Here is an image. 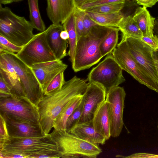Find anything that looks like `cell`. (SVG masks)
<instances>
[{"label": "cell", "mask_w": 158, "mask_h": 158, "mask_svg": "<svg viewBox=\"0 0 158 158\" xmlns=\"http://www.w3.org/2000/svg\"><path fill=\"white\" fill-rule=\"evenodd\" d=\"M83 26V30L82 35H86L93 27L98 25L85 14L84 19Z\"/></svg>", "instance_id": "d590c367"}, {"label": "cell", "mask_w": 158, "mask_h": 158, "mask_svg": "<svg viewBox=\"0 0 158 158\" xmlns=\"http://www.w3.org/2000/svg\"><path fill=\"white\" fill-rule=\"evenodd\" d=\"M0 111L2 114L40 124L38 107L26 97L0 98Z\"/></svg>", "instance_id": "30bf717a"}, {"label": "cell", "mask_w": 158, "mask_h": 158, "mask_svg": "<svg viewBox=\"0 0 158 158\" xmlns=\"http://www.w3.org/2000/svg\"><path fill=\"white\" fill-rule=\"evenodd\" d=\"M60 37L64 40H67L68 39L69 36L67 31L64 29L60 33Z\"/></svg>", "instance_id": "ab89813d"}, {"label": "cell", "mask_w": 158, "mask_h": 158, "mask_svg": "<svg viewBox=\"0 0 158 158\" xmlns=\"http://www.w3.org/2000/svg\"><path fill=\"white\" fill-rule=\"evenodd\" d=\"M57 143L61 158H96L102 151L98 144L77 137L67 131L50 133Z\"/></svg>", "instance_id": "277c9868"}, {"label": "cell", "mask_w": 158, "mask_h": 158, "mask_svg": "<svg viewBox=\"0 0 158 158\" xmlns=\"http://www.w3.org/2000/svg\"><path fill=\"white\" fill-rule=\"evenodd\" d=\"M2 52L6 54L13 64L27 97L37 106L44 96V92L31 68L19 59L15 53L8 52Z\"/></svg>", "instance_id": "9c48e42d"}, {"label": "cell", "mask_w": 158, "mask_h": 158, "mask_svg": "<svg viewBox=\"0 0 158 158\" xmlns=\"http://www.w3.org/2000/svg\"><path fill=\"white\" fill-rule=\"evenodd\" d=\"M0 76L9 87L12 96L18 97H26L18 76L13 75L0 69Z\"/></svg>", "instance_id": "d4e9b609"}, {"label": "cell", "mask_w": 158, "mask_h": 158, "mask_svg": "<svg viewBox=\"0 0 158 158\" xmlns=\"http://www.w3.org/2000/svg\"><path fill=\"white\" fill-rule=\"evenodd\" d=\"M74 12L77 41L83 35V20L86 14L85 11L77 7L75 10Z\"/></svg>", "instance_id": "d6a6232c"}, {"label": "cell", "mask_w": 158, "mask_h": 158, "mask_svg": "<svg viewBox=\"0 0 158 158\" xmlns=\"http://www.w3.org/2000/svg\"><path fill=\"white\" fill-rule=\"evenodd\" d=\"M51 150H59L58 145L50 134L33 137H10L0 149V155L16 154L23 156V158H31Z\"/></svg>", "instance_id": "5b68a950"}, {"label": "cell", "mask_w": 158, "mask_h": 158, "mask_svg": "<svg viewBox=\"0 0 158 158\" xmlns=\"http://www.w3.org/2000/svg\"><path fill=\"white\" fill-rule=\"evenodd\" d=\"M46 0L47 15L54 24H62L76 8L74 0Z\"/></svg>", "instance_id": "2e32d148"}, {"label": "cell", "mask_w": 158, "mask_h": 158, "mask_svg": "<svg viewBox=\"0 0 158 158\" xmlns=\"http://www.w3.org/2000/svg\"><path fill=\"white\" fill-rule=\"evenodd\" d=\"M123 70L111 53L91 70L87 80L89 83L94 82L100 85L107 92L125 81Z\"/></svg>", "instance_id": "52a82bcc"}, {"label": "cell", "mask_w": 158, "mask_h": 158, "mask_svg": "<svg viewBox=\"0 0 158 158\" xmlns=\"http://www.w3.org/2000/svg\"><path fill=\"white\" fill-rule=\"evenodd\" d=\"M157 127H158V126H157Z\"/></svg>", "instance_id": "7bdbcfd3"}, {"label": "cell", "mask_w": 158, "mask_h": 158, "mask_svg": "<svg viewBox=\"0 0 158 158\" xmlns=\"http://www.w3.org/2000/svg\"><path fill=\"white\" fill-rule=\"evenodd\" d=\"M67 67L61 60H56L36 64L31 68L43 91L51 81L58 74L64 72Z\"/></svg>", "instance_id": "9a60e30c"}, {"label": "cell", "mask_w": 158, "mask_h": 158, "mask_svg": "<svg viewBox=\"0 0 158 158\" xmlns=\"http://www.w3.org/2000/svg\"><path fill=\"white\" fill-rule=\"evenodd\" d=\"M53 24L35 35L16 54L22 61L31 67L34 64L57 60L48 44L47 35Z\"/></svg>", "instance_id": "8992f818"}, {"label": "cell", "mask_w": 158, "mask_h": 158, "mask_svg": "<svg viewBox=\"0 0 158 158\" xmlns=\"http://www.w3.org/2000/svg\"><path fill=\"white\" fill-rule=\"evenodd\" d=\"M106 89L100 85L88 82L83 95L82 114L77 123L92 120L99 106L106 99Z\"/></svg>", "instance_id": "4fadbf2b"}, {"label": "cell", "mask_w": 158, "mask_h": 158, "mask_svg": "<svg viewBox=\"0 0 158 158\" xmlns=\"http://www.w3.org/2000/svg\"><path fill=\"white\" fill-rule=\"evenodd\" d=\"M83 94L73 98L65 106L55 119L53 128L58 131H66V128L67 120L74 110L81 102Z\"/></svg>", "instance_id": "44dd1931"}, {"label": "cell", "mask_w": 158, "mask_h": 158, "mask_svg": "<svg viewBox=\"0 0 158 158\" xmlns=\"http://www.w3.org/2000/svg\"><path fill=\"white\" fill-rule=\"evenodd\" d=\"M154 34L158 38V19L155 20L154 28L153 29Z\"/></svg>", "instance_id": "60d3db41"}, {"label": "cell", "mask_w": 158, "mask_h": 158, "mask_svg": "<svg viewBox=\"0 0 158 158\" xmlns=\"http://www.w3.org/2000/svg\"><path fill=\"white\" fill-rule=\"evenodd\" d=\"M11 96L10 89L3 79L0 76V98H8Z\"/></svg>", "instance_id": "8d00e7d4"}, {"label": "cell", "mask_w": 158, "mask_h": 158, "mask_svg": "<svg viewBox=\"0 0 158 158\" xmlns=\"http://www.w3.org/2000/svg\"><path fill=\"white\" fill-rule=\"evenodd\" d=\"M83 107V97L82 100L80 103L74 110L67 120L66 126L67 131H68L74 125L77 123L82 115Z\"/></svg>", "instance_id": "4dcf8cb0"}, {"label": "cell", "mask_w": 158, "mask_h": 158, "mask_svg": "<svg viewBox=\"0 0 158 158\" xmlns=\"http://www.w3.org/2000/svg\"><path fill=\"white\" fill-rule=\"evenodd\" d=\"M132 56L149 76L158 83V72L153 56L154 50L139 39L123 37Z\"/></svg>", "instance_id": "8fae6325"}, {"label": "cell", "mask_w": 158, "mask_h": 158, "mask_svg": "<svg viewBox=\"0 0 158 158\" xmlns=\"http://www.w3.org/2000/svg\"><path fill=\"white\" fill-rule=\"evenodd\" d=\"M74 10L62 24L64 29L67 31L69 34V48L68 55L72 64L74 61L77 42Z\"/></svg>", "instance_id": "603a6c76"}, {"label": "cell", "mask_w": 158, "mask_h": 158, "mask_svg": "<svg viewBox=\"0 0 158 158\" xmlns=\"http://www.w3.org/2000/svg\"><path fill=\"white\" fill-rule=\"evenodd\" d=\"M112 27L95 26L78 40L74 61L72 64L75 72L89 68L103 57L100 45Z\"/></svg>", "instance_id": "7a4b0ae2"}, {"label": "cell", "mask_w": 158, "mask_h": 158, "mask_svg": "<svg viewBox=\"0 0 158 158\" xmlns=\"http://www.w3.org/2000/svg\"><path fill=\"white\" fill-rule=\"evenodd\" d=\"M126 96L124 88L118 86L106 92V100L109 103L111 119V135L113 137H118L123 128Z\"/></svg>", "instance_id": "7c38bea8"}, {"label": "cell", "mask_w": 158, "mask_h": 158, "mask_svg": "<svg viewBox=\"0 0 158 158\" xmlns=\"http://www.w3.org/2000/svg\"><path fill=\"white\" fill-rule=\"evenodd\" d=\"M88 84L86 80L74 76L66 81L59 91L44 95L37 106L40 124L44 135L49 134L55 119L65 106L73 98L83 94Z\"/></svg>", "instance_id": "6da1fadb"}, {"label": "cell", "mask_w": 158, "mask_h": 158, "mask_svg": "<svg viewBox=\"0 0 158 158\" xmlns=\"http://www.w3.org/2000/svg\"><path fill=\"white\" fill-rule=\"evenodd\" d=\"M127 0H84L76 7L83 11L99 6L115 3L125 2Z\"/></svg>", "instance_id": "f546056e"}, {"label": "cell", "mask_w": 158, "mask_h": 158, "mask_svg": "<svg viewBox=\"0 0 158 158\" xmlns=\"http://www.w3.org/2000/svg\"><path fill=\"white\" fill-rule=\"evenodd\" d=\"M23 0H0L1 4L6 5L10 4L13 2H17L22 1Z\"/></svg>", "instance_id": "f35d334b"}, {"label": "cell", "mask_w": 158, "mask_h": 158, "mask_svg": "<svg viewBox=\"0 0 158 158\" xmlns=\"http://www.w3.org/2000/svg\"><path fill=\"white\" fill-rule=\"evenodd\" d=\"M119 31L118 27H112L101 43L100 50L103 57L111 53L116 47L118 44V32Z\"/></svg>", "instance_id": "484cf974"}, {"label": "cell", "mask_w": 158, "mask_h": 158, "mask_svg": "<svg viewBox=\"0 0 158 158\" xmlns=\"http://www.w3.org/2000/svg\"><path fill=\"white\" fill-rule=\"evenodd\" d=\"M92 121L96 131L108 140L111 136V119L109 103L106 99L97 108Z\"/></svg>", "instance_id": "e0dca14e"}, {"label": "cell", "mask_w": 158, "mask_h": 158, "mask_svg": "<svg viewBox=\"0 0 158 158\" xmlns=\"http://www.w3.org/2000/svg\"><path fill=\"white\" fill-rule=\"evenodd\" d=\"M68 131L78 138L98 144L103 145L106 140L96 131L92 120L76 124Z\"/></svg>", "instance_id": "d6986e66"}, {"label": "cell", "mask_w": 158, "mask_h": 158, "mask_svg": "<svg viewBox=\"0 0 158 158\" xmlns=\"http://www.w3.org/2000/svg\"><path fill=\"white\" fill-rule=\"evenodd\" d=\"M34 28L30 21L0 4V35L15 44L23 47L34 36Z\"/></svg>", "instance_id": "3957f363"}, {"label": "cell", "mask_w": 158, "mask_h": 158, "mask_svg": "<svg viewBox=\"0 0 158 158\" xmlns=\"http://www.w3.org/2000/svg\"><path fill=\"white\" fill-rule=\"evenodd\" d=\"M111 53L123 70L140 83L158 93V83L149 76L134 59L124 38H122Z\"/></svg>", "instance_id": "ba28073f"}, {"label": "cell", "mask_w": 158, "mask_h": 158, "mask_svg": "<svg viewBox=\"0 0 158 158\" xmlns=\"http://www.w3.org/2000/svg\"><path fill=\"white\" fill-rule=\"evenodd\" d=\"M22 48L23 47L12 43L0 35V52L5 51L17 53L21 51Z\"/></svg>", "instance_id": "1f68e13d"}, {"label": "cell", "mask_w": 158, "mask_h": 158, "mask_svg": "<svg viewBox=\"0 0 158 158\" xmlns=\"http://www.w3.org/2000/svg\"><path fill=\"white\" fill-rule=\"evenodd\" d=\"M133 18L141 31L143 36H153L155 18L151 16L144 6L137 8Z\"/></svg>", "instance_id": "ffe728a7"}, {"label": "cell", "mask_w": 158, "mask_h": 158, "mask_svg": "<svg viewBox=\"0 0 158 158\" xmlns=\"http://www.w3.org/2000/svg\"><path fill=\"white\" fill-rule=\"evenodd\" d=\"M118 27L123 37H131L140 39L143 34L137 23L131 15L124 16Z\"/></svg>", "instance_id": "cb8c5ba5"}, {"label": "cell", "mask_w": 158, "mask_h": 158, "mask_svg": "<svg viewBox=\"0 0 158 158\" xmlns=\"http://www.w3.org/2000/svg\"><path fill=\"white\" fill-rule=\"evenodd\" d=\"M64 72L58 74L50 82L43 91L44 95H49L54 94L62 88L66 81L64 80Z\"/></svg>", "instance_id": "83f0119b"}, {"label": "cell", "mask_w": 158, "mask_h": 158, "mask_svg": "<svg viewBox=\"0 0 158 158\" xmlns=\"http://www.w3.org/2000/svg\"><path fill=\"white\" fill-rule=\"evenodd\" d=\"M85 11L86 14L98 25L104 27H118L119 23L124 16L121 12L115 13H102Z\"/></svg>", "instance_id": "7402d4cb"}, {"label": "cell", "mask_w": 158, "mask_h": 158, "mask_svg": "<svg viewBox=\"0 0 158 158\" xmlns=\"http://www.w3.org/2000/svg\"><path fill=\"white\" fill-rule=\"evenodd\" d=\"M48 32L47 39L48 44L57 60H60L67 56V40L62 39L60 33L64 30L61 24H54Z\"/></svg>", "instance_id": "ac0fdd59"}, {"label": "cell", "mask_w": 158, "mask_h": 158, "mask_svg": "<svg viewBox=\"0 0 158 158\" xmlns=\"http://www.w3.org/2000/svg\"><path fill=\"white\" fill-rule=\"evenodd\" d=\"M84 0H74L76 7Z\"/></svg>", "instance_id": "b9f144b4"}, {"label": "cell", "mask_w": 158, "mask_h": 158, "mask_svg": "<svg viewBox=\"0 0 158 158\" xmlns=\"http://www.w3.org/2000/svg\"><path fill=\"white\" fill-rule=\"evenodd\" d=\"M27 1L30 22L36 30L40 32L44 31L46 26L40 14L38 0H27Z\"/></svg>", "instance_id": "4316f807"}, {"label": "cell", "mask_w": 158, "mask_h": 158, "mask_svg": "<svg viewBox=\"0 0 158 158\" xmlns=\"http://www.w3.org/2000/svg\"><path fill=\"white\" fill-rule=\"evenodd\" d=\"M154 51L158 50V38L155 35L153 36H143L140 39Z\"/></svg>", "instance_id": "e575fe53"}, {"label": "cell", "mask_w": 158, "mask_h": 158, "mask_svg": "<svg viewBox=\"0 0 158 158\" xmlns=\"http://www.w3.org/2000/svg\"><path fill=\"white\" fill-rule=\"evenodd\" d=\"M9 137L5 119L4 117L0 114V149L3 148L5 142Z\"/></svg>", "instance_id": "836d02e7"}, {"label": "cell", "mask_w": 158, "mask_h": 158, "mask_svg": "<svg viewBox=\"0 0 158 158\" xmlns=\"http://www.w3.org/2000/svg\"><path fill=\"white\" fill-rule=\"evenodd\" d=\"M139 5L144 6L146 8L147 7H152L154 6L157 2L158 0H134Z\"/></svg>", "instance_id": "74e56055"}, {"label": "cell", "mask_w": 158, "mask_h": 158, "mask_svg": "<svg viewBox=\"0 0 158 158\" xmlns=\"http://www.w3.org/2000/svg\"><path fill=\"white\" fill-rule=\"evenodd\" d=\"M0 114L5 119L10 137L28 138L45 135L39 124L16 119Z\"/></svg>", "instance_id": "5bb4252c"}, {"label": "cell", "mask_w": 158, "mask_h": 158, "mask_svg": "<svg viewBox=\"0 0 158 158\" xmlns=\"http://www.w3.org/2000/svg\"><path fill=\"white\" fill-rule=\"evenodd\" d=\"M125 3H115L102 5L92 8L86 10L102 13H117L121 12L124 6Z\"/></svg>", "instance_id": "f1b7e54d"}]
</instances>
